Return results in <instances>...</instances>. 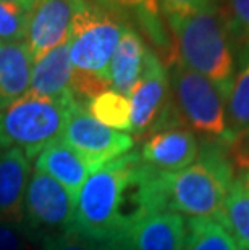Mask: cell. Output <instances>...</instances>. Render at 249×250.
<instances>
[{"mask_svg":"<svg viewBox=\"0 0 249 250\" xmlns=\"http://www.w3.org/2000/svg\"><path fill=\"white\" fill-rule=\"evenodd\" d=\"M165 174L146 165L135 150L109 162L84 181L71 226L102 242L121 236L147 215L167 211Z\"/></svg>","mask_w":249,"mask_h":250,"instance_id":"6da1fadb","label":"cell"},{"mask_svg":"<svg viewBox=\"0 0 249 250\" xmlns=\"http://www.w3.org/2000/svg\"><path fill=\"white\" fill-rule=\"evenodd\" d=\"M165 21L177 45L178 62L207 78L226 100L236 73V57L220 7Z\"/></svg>","mask_w":249,"mask_h":250,"instance_id":"7a4b0ae2","label":"cell"},{"mask_svg":"<svg viewBox=\"0 0 249 250\" xmlns=\"http://www.w3.org/2000/svg\"><path fill=\"white\" fill-rule=\"evenodd\" d=\"M235 179L224 142L204 139L196 162L165 174V208L191 218L215 216Z\"/></svg>","mask_w":249,"mask_h":250,"instance_id":"3957f363","label":"cell"},{"mask_svg":"<svg viewBox=\"0 0 249 250\" xmlns=\"http://www.w3.org/2000/svg\"><path fill=\"white\" fill-rule=\"evenodd\" d=\"M75 100L24 94L0 111V150L20 148L36 158L52 142L60 141Z\"/></svg>","mask_w":249,"mask_h":250,"instance_id":"277c9868","label":"cell"},{"mask_svg":"<svg viewBox=\"0 0 249 250\" xmlns=\"http://www.w3.org/2000/svg\"><path fill=\"white\" fill-rule=\"evenodd\" d=\"M126 21L94 0H79L68 37L73 70L109 79V65Z\"/></svg>","mask_w":249,"mask_h":250,"instance_id":"5b68a950","label":"cell"},{"mask_svg":"<svg viewBox=\"0 0 249 250\" xmlns=\"http://www.w3.org/2000/svg\"><path fill=\"white\" fill-rule=\"evenodd\" d=\"M168 71L172 100L184 127L209 141L228 134L225 100L214 84L180 62Z\"/></svg>","mask_w":249,"mask_h":250,"instance_id":"8992f818","label":"cell"},{"mask_svg":"<svg viewBox=\"0 0 249 250\" xmlns=\"http://www.w3.org/2000/svg\"><path fill=\"white\" fill-rule=\"evenodd\" d=\"M130 110L131 132L139 139L168 129L173 121L168 70L151 49H147L139 81L130 94Z\"/></svg>","mask_w":249,"mask_h":250,"instance_id":"52a82bcc","label":"cell"},{"mask_svg":"<svg viewBox=\"0 0 249 250\" xmlns=\"http://www.w3.org/2000/svg\"><path fill=\"white\" fill-rule=\"evenodd\" d=\"M76 200L54 178L31 169L23 205V225L29 239L38 244L47 234L73 225Z\"/></svg>","mask_w":249,"mask_h":250,"instance_id":"ba28073f","label":"cell"},{"mask_svg":"<svg viewBox=\"0 0 249 250\" xmlns=\"http://www.w3.org/2000/svg\"><path fill=\"white\" fill-rule=\"evenodd\" d=\"M62 141L88 163L91 173L115 158L126 155L135 146V139L128 132L115 131L99 123L86 108L78 105L68 116Z\"/></svg>","mask_w":249,"mask_h":250,"instance_id":"9c48e42d","label":"cell"},{"mask_svg":"<svg viewBox=\"0 0 249 250\" xmlns=\"http://www.w3.org/2000/svg\"><path fill=\"white\" fill-rule=\"evenodd\" d=\"M94 2L133 26L142 39H146L149 49L160 58L167 70L178 62L177 45L163 18L158 0H94Z\"/></svg>","mask_w":249,"mask_h":250,"instance_id":"30bf717a","label":"cell"},{"mask_svg":"<svg viewBox=\"0 0 249 250\" xmlns=\"http://www.w3.org/2000/svg\"><path fill=\"white\" fill-rule=\"evenodd\" d=\"M78 2L79 0H39L33 8L23 42L33 63L68 42Z\"/></svg>","mask_w":249,"mask_h":250,"instance_id":"8fae6325","label":"cell"},{"mask_svg":"<svg viewBox=\"0 0 249 250\" xmlns=\"http://www.w3.org/2000/svg\"><path fill=\"white\" fill-rule=\"evenodd\" d=\"M115 241L121 250H184L186 223L175 211H157L135 223Z\"/></svg>","mask_w":249,"mask_h":250,"instance_id":"7c38bea8","label":"cell"},{"mask_svg":"<svg viewBox=\"0 0 249 250\" xmlns=\"http://www.w3.org/2000/svg\"><path fill=\"white\" fill-rule=\"evenodd\" d=\"M199 153V144L188 127H173L149 136L139 152L141 160L160 173H177L189 167Z\"/></svg>","mask_w":249,"mask_h":250,"instance_id":"4fadbf2b","label":"cell"},{"mask_svg":"<svg viewBox=\"0 0 249 250\" xmlns=\"http://www.w3.org/2000/svg\"><path fill=\"white\" fill-rule=\"evenodd\" d=\"M31 176L29 158L20 148L0 150V221L23 225L26 186Z\"/></svg>","mask_w":249,"mask_h":250,"instance_id":"5bb4252c","label":"cell"},{"mask_svg":"<svg viewBox=\"0 0 249 250\" xmlns=\"http://www.w3.org/2000/svg\"><path fill=\"white\" fill-rule=\"evenodd\" d=\"M147 49L149 45L141 34L133 26L126 24L109 65L110 87L128 97L144 70Z\"/></svg>","mask_w":249,"mask_h":250,"instance_id":"9a60e30c","label":"cell"},{"mask_svg":"<svg viewBox=\"0 0 249 250\" xmlns=\"http://www.w3.org/2000/svg\"><path fill=\"white\" fill-rule=\"evenodd\" d=\"M34 168L54 178L75 200L84 181L91 174L88 163L62 139L52 142L39 152L34 160Z\"/></svg>","mask_w":249,"mask_h":250,"instance_id":"2e32d148","label":"cell"},{"mask_svg":"<svg viewBox=\"0 0 249 250\" xmlns=\"http://www.w3.org/2000/svg\"><path fill=\"white\" fill-rule=\"evenodd\" d=\"M71 73L73 66L68 54V42H65L33 63L29 89L26 94L47 99L71 97Z\"/></svg>","mask_w":249,"mask_h":250,"instance_id":"e0dca14e","label":"cell"},{"mask_svg":"<svg viewBox=\"0 0 249 250\" xmlns=\"http://www.w3.org/2000/svg\"><path fill=\"white\" fill-rule=\"evenodd\" d=\"M33 58L23 42H0V111L28 92Z\"/></svg>","mask_w":249,"mask_h":250,"instance_id":"ac0fdd59","label":"cell"},{"mask_svg":"<svg viewBox=\"0 0 249 250\" xmlns=\"http://www.w3.org/2000/svg\"><path fill=\"white\" fill-rule=\"evenodd\" d=\"M215 220L236 242L238 250H249V189L240 178L233 181Z\"/></svg>","mask_w":249,"mask_h":250,"instance_id":"d6986e66","label":"cell"},{"mask_svg":"<svg viewBox=\"0 0 249 250\" xmlns=\"http://www.w3.org/2000/svg\"><path fill=\"white\" fill-rule=\"evenodd\" d=\"M225 111L228 132L249 129V49L240 55V68L233 78Z\"/></svg>","mask_w":249,"mask_h":250,"instance_id":"ffe728a7","label":"cell"},{"mask_svg":"<svg viewBox=\"0 0 249 250\" xmlns=\"http://www.w3.org/2000/svg\"><path fill=\"white\" fill-rule=\"evenodd\" d=\"M88 113L99 123L112 127L115 131L131 132V110L130 99L126 95L109 89L96 95L86 105Z\"/></svg>","mask_w":249,"mask_h":250,"instance_id":"44dd1931","label":"cell"},{"mask_svg":"<svg viewBox=\"0 0 249 250\" xmlns=\"http://www.w3.org/2000/svg\"><path fill=\"white\" fill-rule=\"evenodd\" d=\"M184 250H238L228 231L212 218H189Z\"/></svg>","mask_w":249,"mask_h":250,"instance_id":"7402d4cb","label":"cell"},{"mask_svg":"<svg viewBox=\"0 0 249 250\" xmlns=\"http://www.w3.org/2000/svg\"><path fill=\"white\" fill-rule=\"evenodd\" d=\"M222 17L228 28L233 45L241 52L249 49V0H220Z\"/></svg>","mask_w":249,"mask_h":250,"instance_id":"603a6c76","label":"cell"},{"mask_svg":"<svg viewBox=\"0 0 249 250\" xmlns=\"http://www.w3.org/2000/svg\"><path fill=\"white\" fill-rule=\"evenodd\" d=\"M41 250H96L99 242L79 232L75 226L47 234L38 241Z\"/></svg>","mask_w":249,"mask_h":250,"instance_id":"cb8c5ba5","label":"cell"},{"mask_svg":"<svg viewBox=\"0 0 249 250\" xmlns=\"http://www.w3.org/2000/svg\"><path fill=\"white\" fill-rule=\"evenodd\" d=\"M29 13L0 0V42H24Z\"/></svg>","mask_w":249,"mask_h":250,"instance_id":"d4e9b609","label":"cell"},{"mask_svg":"<svg viewBox=\"0 0 249 250\" xmlns=\"http://www.w3.org/2000/svg\"><path fill=\"white\" fill-rule=\"evenodd\" d=\"M228 155L235 173H245L249 169V129L240 132H228L220 139Z\"/></svg>","mask_w":249,"mask_h":250,"instance_id":"484cf974","label":"cell"},{"mask_svg":"<svg viewBox=\"0 0 249 250\" xmlns=\"http://www.w3.org/2000/svg\"><path fill=\"white\" fill-rule=\"evenodd\" d=\"M163 18L186 17L203 10L220 7V0H158Z\"/></svg>","mask_w":249,"mask_h":250,"instance_id":"4316f807","label":"cell"},{"mask_svg":"<svg viewBox=\"0 0 249 250\" xmlns=\"http://www.w3.org/2000/svg\"><path fill=\"white\" fill-rule=\"evenodd\" d=\"M0 250H34V242L21 226L0 221Z\"/></svg>","mask_w":249,"mask_h":250,"instance_id":"83f0119b","label":"cell"},{"mask_svg":"<svg viewBox=\"0 0 249 250\" xmlns=\"http://www.w3.org/2000/svg\"><path fill=\"white\" fill-rule=\"evenodd\" d=\"M3 2H7L10 5H15V7H18L21 10H24V12L31 13L33 12V8L38 5L39 0H3Z\"/></svg>","mask_w":249,"mask_h":250,"instance_id":"f1b7e54d","label":"cell"},{"mask_svg":"<svg viewBox=\"0 0 249 250\" xmlns=\"http://www.w3.org/2000/svg\"><path fill=\"white\" fill-rule=\"evenodd\" d=\"M96 250H121L120 244L115 241V239H107V241L99 242V246Z\"/></svg>","mask_w":249,"mask_h":250,"instance_id":"f546056e","label":"cell"},{"mask_svg":"<svg viewBox=\"0 0 249 250\" xmlns=\"http://www.w3.org/2000/svg\"><path fill=\"white\" fill-rule=\"evenodd\" d=\"M238 178H240L243 181V184H245L246 188L249 189V169H248V171H245V173H240V174H238Z\"/></svg>","mask_w":249,"mask_h":250,"instance_id":"4dcf8cb0","label":"cell"}]
</instances>
